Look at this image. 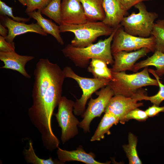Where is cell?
<instances>
[{
  "label": "cell",
  "mask_w": 164,
  "mask_h": 164,
  "mask_svg": "<svg viewBox=\"0 0 164 164\" xmlns=\"http://www.w3.org/2000/svg\"><path fill=\"white\" fill-rule=\"evenodd\" d=\"M34 82L32 91V104L28 114L31 122L45 141L54 139L51 119L55 108L62 97L65 78L63 70L48 58H41L34 71Z\"/></svg>",
  "instance_id": "cell-1"
},
{
  "label": "cell",
  "mask_w": 164,
  "mask_h": 164,
  "mask_svg": "<svg viewBox=\"0 0 164 164\" xmlns=\"http://www.w3.org/2000/svg\"><path fill=\"white\" fill-rule=\"evenodd\" d=\"M115 28L107 38L100 40L96 43L84 47H77L71 44L67 45L61 50L63 55L69 59L75 65L81 68L88 67L89 61L94 58L105 61L107 64L113 65L114 60L111 51V43L118 28Z\"/></svg>",
  "instance_id": "cell-2"
},
{
  "label": "cell",
  "mask_w": 164,
  "mask_h": 164,
  "mask_svg": "<svg viewBox=\"0 0 164 164\" xmlns=\"http://www.w3.org/2000/svg\"><path fill=\"white\" fill-rule=\"evenodd\" d=\"M112 78L109 85L114 95L133 97L139 89L148 86H158L156 79L150 76L148 67L139 72L128 74L125 71H112Z\"/></svg>",
  "instance_id": "cell-3"
},
{
  "label": "cell",
  "mask_w": 164,
  "mask_h": 164,
  "mask_svg": "<svg viewBox=\"0 0 164 164\" xmlns=\"http://www.w3.org/2000/svg\"><path fill=\"white\" fill-rule=\"evenodd\" d=\"M59 26L60 33L71 32L74 34L70 44L77 47L89 46L100 36H110L116 28L109 26L102 21H87L79 24L62 23Z\"/></svg>",
  "instance_id": "cell-4"
},
{
  "label": "cell",
  "mask_w": 164,
  "mask_h": 164,
  "mask_svg": "<svg viewBox=\"0 0 164 164\" xmlns=\"http://www.w3.org/2000/svg\"><path fill=\"white\" fill-rule=\"evenodd\" d=\"M138 12H132L125 17L120 23L124 30L133 36L147 38L151 36L155 20L159 16L158 13L149 12L143 2H140L134 6Z\"/></svg>",
  "instance_id": "cell-5"
},
{
  "label": "cell",
  "mask_w": 164,
  "mask_h": 164,
  "mask_svg": "<svg viewBox=\"0 0 164 164\" xmlns=\"http://www.w3.org/2000/svg\"><path fill=\"white\" fill-rule=\"evenodd\" d=\"M63 70L65 78H71L75 80L82 89V94L80 99H76L73 108L74 114L82 116L85 110L87 101L92 94L99 89L108 85L111 80L81 77L76 74L68 66L64 67Z\"/></svg>",
  "instance_id": "cell-6"
},
{
  "label": "cell",
  "mask_w": 164,
  "mask_h": 164,
  "mask_svg": "<svg viewBox=\"0 0 164 164\" xmlns=\"http://www.w3.org/2000/svg\"><path fill=\"white\" fill-rule=\"evenodd\" d=\"M74 102L62 96L58 104L57 113L55 114L61 129V140L64 144L78 133L77 126L80 123L73 114Z\"/></svg>",
  "instance_id": "cell-7"
},
{
  "label": "cell",
  "mask_w": 164,
  "mask_h": 164,
  "mask_svg": "<svg viewBox=\"0 0 164 164\" xmlns=\"http://www.w3.org/2000/svg\"><path fill=\"white\" fill-rule=\"evenodd\" d=\"M112 42V54L122 51L137 50L144 47L149 48L152 52L155 51V39L153 36L143 38L132 35L126 32L121 25L115 33Z\"/></svg>",
  "instance_id": "cell-8"
},
{
  "label": "cell",
  "mask_w": 164,
  "mask_h": 164,
  "mask_svg": "<svg viewBox=\"0 0 164 164\" xmlns=\"http://www.w3.org/2000/svg\"><path fill=\"white\" fill-rule=\"evenodd\" d=\"M95 93L97 97L95 99L91 98L87 109L81 116L83 119L78 125L85 132H90V125L92 120L96 117H100L111 98L114 95L108 85Z\"/></svg>",
  "instance_id": "cell-9"
},
{
  "label": "cell",
  "mask_w": 164,
  "mask_h": 164,
  "mask_svg": "<svg viewBox=\"0 0 164 164\" xmlns=\"http://www.w3.org/2000/svg\"><path fill=\"white\" fill-rule=\"evenodd\" d=\"M134 98L121 95H114L111 99L105 110L121 122L126 115L130 111L142 106V103H138Z\"/></svg>",
  "instance_id": "cell-10"
},
{
  "label": "cell",
  "mask_w": 164,
  "mask_h": 164,
  "mask_svg": "<svg viewBox=\"0 0 164 164\" xmlns=\"http://www.w3.org/2000/svg\"><path fill=\"white\" fill-rule=\"evenodd\" d=\"M150 51L149 48L144 47L132 52L122 51L114 53L112 55L114 62L111 70L114 72L132 71L135 62Z\"/></svg>",
  "instance_id": "cell-11"
},
{
  "label": "cell",
  "mask_w": 164,
  "mask_h": 164,
  "mask_svg": "<svg viewBox=\"0 0 164 164\" xmlns=\"http://www.w3.org/2000/svg\"><path fill=\"white\" fill-rule=\"evenodd\" d=\"M0 18L3 25L8 30L5 40L12 44L14 45L13 40L16 36L28 32L36 33L43 36L47 35L37 23L27 24L24 22L14 21L7 16L1 15Z\"/></svg>",
  "instance_id": "cell-12"
},
{
  "label": "cell",
  "mask_w": 164,
  "mask_h": 164,
  "mask_svg": "<svg viewBox=\"0 0 164 164\" xmlns=\"http://www.w3.org/2000/svg\"><path fill=\"white\" fill-rule=\"evenodd\" d=\"M61 16L62 23L79 24L87 22L80 0H61Z\"/></svg>",
  "instance_id": "cell-13"
},
{
  "label": "cell",
  "mask_w": 164,
  "mask_h": 164,
  "mask_svg": "<svg viewBox=\"0 0 164 164\" xmlns=\"http://www.w3.org/2000/svg\"><path fill=\"white\" fill-rule=\"evenodd\" d=\"M105 18L102 22L115 28L120 24L128 10L123 0H103Z\"/></svg>",
  "instance_id": "cell-14"
},
{
  "label": "cell",
  "mask_w": 164,
  "mask_h": 164,
  "mask_svg": "<svg viewBox=\"0 0 164 164\" xmlns=\"http://www.w3.org/2000/svg\"><path fill=\"white\" fill-rule=\"evenodd\" d=\"M34 58V56L20 55L15 51L7 52H0V60L4 65L0 67L16 71L24 77L30 78L31 76L25 69L26 63Z\"/></svg>",
  "instance_id": "cell-15"
},
{
  "label": "cell",
  "mask_w": 164,
  "mask_h": 164,
  "mask_svg": "<svg viewBox=\"0 0 164 164\" xmlns=\"http://www.w3.org/2000/svg\"><path fill=\"white\" fill-rule=\"evenodd\" d=\"M57 154L59 160L63 164L66 162L78 161L87 164H104L96 160L95 155L92 152L87 153L82 146L75 150L69 151L58 148Z\"/></svg>",
  "instance_id": "cell-16"
},
{
  "label": "cell",
  "mask_w": 164,
  "mask_h": 164,
  "mask_svg": "<svg viewBox=\"0 0 164 164\" xmlns=\"http://www.w3.org/2000/svg\"><path fill=\"white\" fill-rule=\"evenodd\" d=\"M27 14L29 18L36 20L37 23L46 33L51 35L59 43L63 45L64 42L60 35L59 26H57L51 20L44 18L40 10H35Z\"/></svg>",
  "instance_id": "cell-17"
},
{
  "label": "cell",
  "mask_w": 164,
  "mask_h": 164,
  "mask_svg": "<svg viewBox=\"0 0 164 164\" xmlns=\"http://www.w3.org/2000/svg\"><path fill=\"white\" fill-rule=\"evenodd\" d=\"M87 21H102L105 14L103 0H80Z\"/></svg>",
  "instance_id": "cell-18"
},
{
  "label": "cell",
  "mask_w": 164,
  "mask_h": 164,
  "mask_svg": "<svg viewBox=\"0 0 164 164\" xmlns=\"http://www.w3.org/2000/svg\"><path fill=\"white\" fill-rule=\"evenodd\" d=\"M151 66H154L156 68V70H155V71L159 77L164 75V53L155 50L151 56L135 63L132 71L135 72L141 69Z\"/></svg>",
  "instance_id": "cell-19"
},
{
  "label": "cell",
  "mask_w": 164,
  "mask_h": 164,
  "mask_svg": "<svg viewBox=\"0 0 164 164\" xmlns=\"http://www.w3.org/2000/svg\"><path fill=\"white\" fill-rule=\"evenodd\" d=\"M119 120L114 116L107 113H105L103 117L92 137L91 141H99L104 138V135L110 134V129L114 125H117Z\"/></svg>",
  "instance_id": "cell-20"
},
{
  "label": "cell",
  "mask_w": 164,
  "mask_h": 164,
  "mask_svg": "<svg viewBox=\"0 0 164 164\" xmlns=\"http://www.w3.org/2000/svg\"><path fill=\"white\" fill-rule=\"evenodd\" d=\"M107 63L104 61L99 59H91L87 70L91 73L94 78H106L111 80L112 71L109 68Z\"/></svg>",
  "instance_id": "cell-21"
},
{
  "label": "cell",
  "mask_w": 164,
  "mask_h": 164,
  "mask_svg": "<svg viewBox=\"0 0 164 164\" xmlns=\"http://www.w3.org/2000/svg\"><path fill=\"white\" fill-rule=\"evenodd\" d=\"M61 0H52L41 11L42 14L53 20L59 26L62 23L61 16Z\"/></svg>",
  "instance_id": "cell-22"
},
{
  "label": "cell",
  "mask_w": 164,
  "mask_h": 164,
  "mask_svg": "<svg viewBox=\"0 0 164 164\" xmlns=\"http://www.w3.org/2000/svg\"><path fill=\"white\" fill-rule=\"evenodd\" d=\"M128 144L123 145V148L128 159L129 164H142L136 150L137 139L136 136L131 133L128 134Z\"/></svg>",
  "instance_id": "cell-23"
},
{
  "label": "cell",
  "mask_w": 164,
  "mask_h": 164,
  "mask_svg": "<svg viewBox=\"0 0 164 164\" xmlns=\"http://www.w3.org/2000/svg\"><path fill=\"white\" fill-rule=\"evenodd\" d=\"M151 35L155 39V51L164 53V19H159L154 23Z\"/></svg>",
  "instance_id": "cell-24"
},
{
  "label": "cell",
  "mask_w": 164,
  "mask_h": 164,
  "mask_svg": "<svg viewBox=\"0 0 164 164\" xmlns=\"http://www.w3.org/2000/svg\"><path fill=\"white\" fill-rule=\"evenodd\" d=\"M24 155L25 160L28 163L33 164H63L59 160H53L50 157L49 159H46L39 157L36 154L32 143L30 141L29 142V148L28 149H25L24 151Z\"/></svg>",
  "instance_id": "cell-25"
},
{
  "label": "cell",
  "mask_w": 164,
  "mask_h": 164,
  "mask_svg": "<svg viewBox=\"0 0 164 164\" xmlns=\"http://www.w3.org/2000/svg\"><path fill=\"white\" fill-rule=\"evenodd\" d=\"M0 13L1 15L10 17L13 20L19 22H27L30 18L15 16L12 12V8L1 0H0Z\"/></svg>",
  "instance_id": "cell-26"
},
{
  "label": "cell",
  "mask_w": 164,
  "mask_h": 164,
  "mask_svg": "<svg viewBox=\"0 0 164 164\" xmlns=\"http://www.w3.org/2000/svg\"><path fill=\"white\" fill-rule=\"evenodd\" d=\"M148 117L145 111L136 108L129 111L126 115L121 123L124 124L125 122L132 119H135L139 121H145Z\"/></svg>",
  "instance_id": "cell-27"
},
{
  "label": "cell",
  "mask_w": 164,
  "mask_h": 164,
  "mask_svg": "<svg viewBox=\"0 0 164 164\" xmlns=\"http://www.w3.org/2000/svg\"><path fill=\"white\" fill-rule=\"evenodd\" d=\"M52 0H27L26 12L27 14L36 10L41 11Z\"/></svg>",
  "instance_id": "cell-28"
},
{
  "label": "cell",
  "mask_w": 164,
  "mask_h": 164,
  "mask_svg": "<svg viewBox=\"0 0 164 164\" xmlns=\"http://www.w3.org/2000/svg\"><path fill=\"white\" fill-rule=\"evenodd\" d=\"M15 49L14 44L7 42L4 38L0 36V52L15 51Z\"/></svg>",
  "instance_id": "cell-29"
},
{
  "label": "cell",
  "mask_w": 164,
  "mask_h": 164,
  "mask_svg": "<svg viewBox=\"0 0 164 164\" xmlns=\"http://www.w3.org/2000/svg\"><path fill=\"white\" fill-rule=\"evenodd\" d=\"M148 117H153L161 112H164V106L159 107L153 105L145 111Z\"/></svg>",
  "instance_id": "cell-30"
},
{
  "label": "cell",
  "mask_w": 164,
  "mask_h": 164,
  "mask_svg": "<svg viewBox=\"0 0 164 164\" xmlns=\"http://www.w3.org/2000/svg\"><path fill=\"white\" fill-rule=\"evenodd\" d=\"M151 0H123L128 10L138 3Z\"/></svg>",
  "instance_id": "cell-31"
},
{
  "label": "cell",
  "mask_w": 164,
  "mask_h": 164,
  "mask_svg": "<svg viewBox=\"0 0 164 164\" xmlns=\"http://www.w3.org/2000/svg\"><path fill=\"white\" fill-rule=\"evenodd\" d=\"M3 25L0 24V36L5 39L6 38L8 33V30Z\"/></svg>",
  "instance_id": "cell-32"
},
{
  "label": "cell",
  "mask_w": 164,
  "mask_h": 164,
  "mask_svg": "<svg viewBox=\"0 0 164 164\" xmlns=\"http://www.w3.org/2000/svg\"><path fill=\"white\" fill-rule=\"evenodd\" d=\"M24 6H26L27 0H18Z\"/></svg>",
  "instance_id": "cell-33"
}]
</instances>
